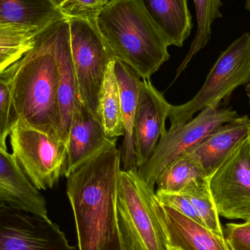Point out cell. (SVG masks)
I'll return each mask as SVG.
<instances>
[{
    "mask_svg": "<svg viewBox=\"0 0 250 250\" xmlns=\"http://www.w3.org/2000/svg\"><path fill=\"white\" fill-rule=\"evenodd\" d=\"M121 149L106 150L67 177L79 250H124L117 221Z\"/></svg>",
    "mask_w": 250,
    "mask_h": 250,
    "instance_id": "cell-1",
    "label": "cell"
},
{
    "mask_svg": "<svg viewBox=\"0 0 250 250\" xmlns=\"http://www.w3.org/2000/svg\"><path fill=\"white\" fill-rule=\"evenodd\" d=\"M57 21L41 30L35 36L32 47L16 62L13 98L19 120L61 141L56 55Z\"/></svg>",
    "mask_w": 250,
    "mask_h": 250,
    "instance_id": "cell-2",
    "label": "cell"
},
{
    "mask_svg": "<svg viewBox=\"0 0 250 250\" xmlns=\"http://www.w3.org/2000/svg\"><path fill=\"white\" fill-rule=\"evenodd\" d=\"M97 26L117 60L148 79L170 58L168 44L135 0H110Z\"/></svg>",
    "mask_w": 250,
    "mask_h": 250,
    "instance_id": "cell-3",
    "label": "cell"
},
{
    "mask_svg": "<svg viewBox=\"0 0 250 250\" xmlns=\"http://www.w3.org/2000/svg\"><path fill=\"white\" fill-rule=\"evenodd\" d=\"M159 200L138 167L124 170L117 198V221L124 250H170L157 213Z\"/></svg>",
    "mask_w": 250,
    "mask_h": 250,
    "instance_id": "cell-4",
    "label": "cell"
},
{
    "mask_svg": "<svg viewBox=\"0 0 250 250\" xmlns=\"http://www.w3.org/2000/svg\"><path fill=\"white\" fill-rule=\"evenodd\" d=\"M250 80V34L245 32L220 54L202 87L192 100L182 105H170V128L185 124L206 107L221 104Z\"/></svg>",
    "mask_w": 250,
    "mask_h": 250,
    "instance_id": "cell-5",
    "label": "cell"
},
{
    "mask_svg": "<svg viewBox=\"0 0 250 250\" xmlns=\"http://www.w3.org/2000/svg\"><path fill=\"white\" fill-rule=\"evenodd\" d=\"M68 21L79 99L100 120L101 90L108 67L116 58L95 21L81 19Z\"/></svg>",
    "mask_w": 250,
    "mask_h": 250,
    "instance_id": "cell-6",
    "label": "cell"
},
{
    "mask_svg": "<svg viewBox=\"0 0 250 250\" xmlns=\"http://www.w3.org/2000/svg\"><path fill=\"white\" fill-rule=\"evenodd\" d=\"M13 153L38 190L54 188L63 174L67 145L19 120L10 135Z\"/></svg>",
    "mask_w": 250,
    "mask_h": 250,
    "instance_id": "cell-7",
    "label": "cell"
},
{
    "mask_svg": "<svg viewBox=\"0 0 250 250\" xmlns=\"http://www.w3.org/2000/svg\"><path fill=\"white\" fill-rule=\"evenodd\" d=\"M239 117L232 108H220V104L206 107L195 118L166 131L149 159L138 167V173L154 189L159 175L170 163L190 151L216 128Z\"/></svg>",
    "mask_w": 250,
    "mask_h": 250,
    "instance_id": "cell-8",
    "label": "cell"
},
{
    "mask_svg": "<svg viewBox=\"0 0 250 250\" xmlns=\"http://www.w3.org/2000/svg\"><path fill=\"white\" fill-rule=\"evenodd\" d=\"M48 217L0 208V250H75Z\"/></svg>",
    "mask_w": 250,
    "mask_h": 250,
    "instance_id": "cell-9",
    "label": "cell"
},
{
    "mask_svg": "<svg viewBox=\"0 0 250 250\" xmlns=\"http://www.w3.org/2000/svg\"><path fill=\"white\" fill-rule=\"evenodd\" d=\"M219 215L229 220L250 219V153L248 138L209 179Z\"/></svg>",
    "mask_w": 250,
    "mask_h": 250,
    "instance_id": "cell-10",
    "label": "cell"
},
{
    "mask_svg": "<svg viewBox=\"0 0 250 250\" xmlns=\"http://www.w3.org/2000/svg\"><path fill=\"white\" fill-rule=\"evenodd\" d=\"M117 139L107 135L101 120L78 98L69 130L64 176L67 178L91 159L117 147Z\"/></svg>",
    "mask_w": 250,
    "mask_h": 250,
    "instance_id": "cell-11",
    "label": "cell"
},
{
    "mask_svg": "<svg viewBox=\"0 0 250 250\" xmlns=\"http://www.w3.org/2000/svg\"><path fill=\"white\" fill-rule=\"evenodd\" d=\"M170 104L151 83L143 79L140 86L134 122V144L137 167L151 157L160 138L166 133Z\"/></svg>",
    "mask_w": 250,
    "mask_h": 250,
    "instance_id": "cell-12",
    "label": "cell"
},
{
    "mask_svg": "<svg viewBox=\"0 0 250 250\" xmlns=\"http://www.w3.org/2000/svg\"><path fill=\"white\" fill-rule=\"evenodd\" d=\"M250 129L249 117L239 116L216 128L188 153L210 179L248 138Z\"/></svg>",
    "mask_w": 250,
    "mask_h": 250,
    "instance_id": "cell-13",
    "label": "cell"
},
{
    "mask_svg": "<svg viewBox=\"0 0 250 250\" xmlns=\"http://www.w3.org/2000/svg\"><path fill=\"white\" fill-rule=\"evenodd\" d=\"M11 207L48 217L46 201L26 177L13 154L0 146V208Z\"/></svg>",
    "mask_w": 250,
    "mask_h": 250,
    "instance_id": "cell-14",
    "label": "cell"
},
{
    "mask_svg": "<svg viewBox=\"0 0 250 250\" xmlns=\"http://www.w3.org/2000/svg\"><path fill=\"white\" fill-rule=\"evenodd\" d=\"M157 213L167 236L170 248L179 250H229L225 238L163 205L159 201Z\"/></svg>",
    "mask_w": 250,
    "mask_h": 250,
    "instance_id": "cell-15",
    "label": "cell"
},
{
    "mask_svg": "<svg viewBox=\"0 0 250 250\" xmlns=\"http://www.w3.org/2000/svg\"><path fill=\"white\" fill-rule=\"evenodd\" d=\"M56 55L58 66L61 141L67 145L75 104L79 97L70 47V24L66 18L56 23Z\"/></svg>",
    "mask_w": 250,
    "mask_h": 250,
    "instance_id": "cell-16",
    "label": "cell"
},
{
    "mask_svg": "<svg viewBox=\"0 0 250 250\" xmlns=\"http://www.w3.org/2000/svg\"><path fill=\"white\" fill-rule=\"evenodd\" d=\"M167 43L182 47L192 29L188 0H135Z\"/></svg>",
    "mask_w": 250,
    "mask_h": 250,
    "instance_id": "cell-17",
    "label": "cell"
},
{
    "mask_svg": "<svg viewBox=\"0 0 250 250\" xmlns=\"http://www.w3.org/2000/svg\"><path fill=\"white\" fill-rule=\"evenodd\" d=\"M114 70L121 95L122 117L124 128V140L121 159L124 170L137 167L134 144V122L138 105L141 78L123 62L116 59Z\"/></svg>",
    "mask_w": 250,
    "mask_h": 250,
    "instance_id": "cell-18",
    "label": "cell"
},
{
    "mask_svg": "<svg viewBox=\"0 0 250 250\" xmlns=\"http://www.w3.org/2000/svg\"><path fill=\"white\" fill-rule=\"evenodd\" d=\"M64 16L48 0H0V21L45 29Z\"/></svg>",
    "mask_w": 250,
    "mask_h": 250,
    "instance_id": "cell-19",
    "label": "cell"
},
{
    "mask_svg": "<svg viewBox=\"0 0 250 250\" xmlns=\"http://www.w3.org/2000/svg\"><path fill=\"white\" fill-rule=\"evenodd\" d=\"M209 179L189 153L170 163L156 180L157 192L182 193L189 187Z\"/></svg>",
    "mask_w": 250,
    "mask_h": 250,
    "instance_id": "cell-20",
    "label": "cell"
},
{
    "mask_svg": "<svg viewBox=\"0 0 250 250\" xmlns=\"http://www.w3.org/2000/svg\"><path fill=\"white\" fill-rule=\"evenodd\" d=\"M116 60V59H115ZM115 60L110 64L100 96L99 116L110 138L124 136L122 117L121 95L114 70Z\"/></svg>",
    "mask_w": 250,
    "mask_h": 250,
    "instance_id": "cell-21",
    "label": "cell"
},
{
    "mask_svg": "<svg viewBox=\"0 0 250 250\" xmlns=\"http://www.w3.org/2000/svg\"><path fill=\"white\" fill-rule=\"evenodd\" d=\"M196 9L197 32L191 44L189 52L184 59L176 71L175 81L189 65L192 59L205 48L209 42L212 33V24L217 19L223 17L220 8L223 7L222 0H193Z\"/></svg>",
    "mask_w": 250,
    "mask_h": 250,
    "instance_id": "cell-22",
    "label": "cell"
},
{
    "mask_svg": "<svg viewBox=\"0 0 250 250\" xmlns=\"http://www.w3.org/2000/svg\"><path fill=\"white\" fill-rule=\"evenodd\" d=\"M180 194L189 200L207 229L214 234L225 238L220 215L210 190L209 179L201 181Z\"/></svg>",
    "mask_w": 250,
    "mask_h": 250,
    "instance_id": "cell-23",
    "label": "cell"
},
{
    "mask_svg": "<svg viewBox=\"0 0 250 250\" xmlns=\"http://www.w3.org/2000/svg\"><path fill=\"white\" fill-rule=\"evenodd\" d=\"M16 62L0 72V146L5 149H7V137L19 121L13 98V79Z\"/></svg>",
    "mask_w": 250,
    "mask_h": 250,
    "instance_id": "cell-24",
    "label": "cell"
},
{
    "mask_svg": "<svg viewBox=\"0 0 250 250\" xmlns=\"http://www.w3.org/2000/svg\"><path fill=\"white\" fill-rule=\"evenodd\" d=\"M41 31L32 26L0 21V55H23Z\"/></svg>",
    "mask_w": 250,
    "mask_h": 250,
    "instance_id": "cell-25",
    "label": "cell"
},
{
    "mask_svg": "<svg viewBox=\"0 0 250 250\" xmlns=\"http://www.w3.org/2000/svg\"><path fill=\"white\" fill-rule=\"evenodd\" d=\"M104 5L102 0H67L60 10L66 19L96 21Z\"/></svg>",
    "mask_w": 250,
    "mask_h": 250,
    "instance_id": "cell-26",
    "label": "cell"
},
{
    "mask_svg": "<svg viewBox=\"0 0 250 250\" xmlns=\"http://www.w3.org/2000/svg\"><path fill=\"white\" fill-rule=\"evenodd\" d=\"M223 233L229 250H250V219L244 223H228Z\"/></svg>",
    "mask_w": 250,
    "mask_h": 250,
    "instance_id": "cell-27",
    "label": "cell"
},
{
    "mask_svg": "<svg viewBox=\"0 0 250 250\" xmlns=\"http://www.w3.org/2000/svg\"><path fill=\"white\" fill-rule=\"evenodd\" d=\"M156 195L159 201L163 205L170 207L186 217H189L191 220L203 225L195 208L185 195L182 194L169 193V192H157V191L156 192Z\"/></svg>",
    "mask_w": 250,
    "mask_h": 250,
    "instance_id": "cell-28",
    "label": "cell"
},
{
    "mask_svg": "<svg viewBox=\"0 0 250 250\" xmlns=\"http://www.w3.org/2000/svg\"><path fill=\"white\" fill-rule=\"evenodd\" d=\"M23 56V55H22ZM21 55H0V72L20 60Z\"/></svg>",
    "mask_w": 250,
    "mask_h": 250,
    "instance_id": "cell-29",
    "label": "cell"
},
{
    "mask_svg": "<svg viewBox=\"0 0 250 250\" xmlns=\"http://www.w3.org/2000/svg\"><path fill=\"white\" fill-rule=\"evenodd\" d=\"M48 1L52 3L57 8L60 9V7H61L67 0H48Z\"/></svg>",
    "mask_w": 250,
    "mask_h": 250,
    "instance_id": "cell-30",
    "label": "cell"
},
{
    "mask_svg": "<svg viewBox=\"0 0 250 250\" xmlns=\"http://www.w3.org/2000/svg\"><path fill=\"white\" fill-rule=\"evenodd\" d=\"M245 91H246L247 95H248V98H249L250 104V80L249 82L246 84V88H245Z\"/></svg>",
    "mask_w": 250,
    "mask_h": 250,
    "instance_id": "cell-31",
    "label": "cell"
},
{
    "mask_svg": "<svg viewBox=\"0 0 250 250\" xmlns=\"http://www.w3.org/2000/svg\"><path fill=\"white\" fill-rule=\"evenodd\" d=\"M245 7L250 12V0H246V1H245Z\"/></svg>",
    "mask_w": 250,
    "mask_h": 250,
    "instance_id": "cell-32",
    "label": "cell"
},
{
    "mask_svg": "<svg viewBox=\"0 0 250 250\" xmlns=\"http://www.w3.org/2000/svg\"><path fill=\"white\" fill-rule=\"evenodd\" d=\"M248 141H249V148H250V129L249 132V136H248Z\"/></svg>",
    "mask_w": 250,
    "mask_h": 250,
    "instance_id": "cell-33",
    "label": "cell"
},
{
    "mask_svg": "<svg viewBox=\"0 0 250 250\" xmlns=\"http://www.w3.org/2000/svg\"><path fill=\"white\" fill-rule=\"evenodd\" d=\"M102 1H103V2H104V4H106V3H108V1H110V0H102Z\"/></svg>",
    "mask_w": 250,
    "mask_h": 250,
    "instance_id": "cell-34",
    "label": "cell"
},
{
    "mask_svg": "<svg viewBox=\"0 0 250 250\" xmlns=\"http://www.w3.org/2000/svg\"><path fill=\"white\" fill-rule=\"evenodd\" d=\"M170 250H179L174 249V248H170Z\"/></svg>",
    "mask_w": 250,
    "mask_h": 250,
    "instance_id": "cell-35",
    "label": "cell"
}]
</instances>
